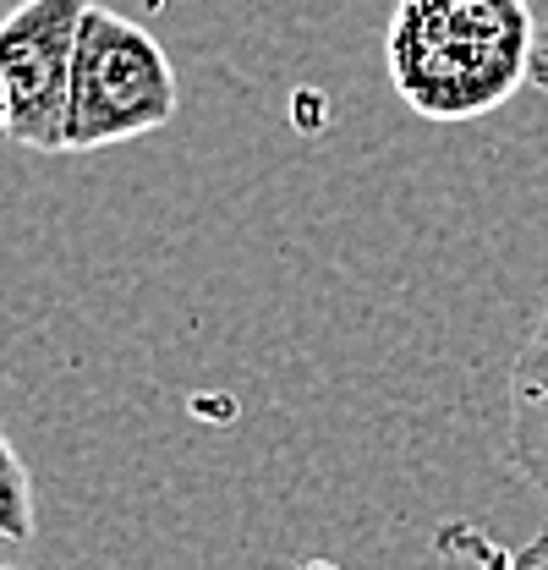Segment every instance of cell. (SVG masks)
Listing matches in <instances>:
<instances>
[{"label": "cell", "instance_id": "6da1fadb", "mask_svg": "<svg viewBox=\"0 0 548 570\" xmlns=\"http://www.w3.org/2000/svg\"><path fill=\"white\" fill-rule=\"evenodd\" d=\"M527 0H401L390 17V82L422 121H478L510 105L532 71Z\"/></svg>", "mask_w": 548, "mask_h": 570}, {"label": "cell", "instance_id": "7a4b0ae2", "mask_svg": "<svg viewBox=\"0 0 548 570\" xmlns=\"http://www.w3.org/2000/svg\"><path fill=\"white\" fill-rule=\"evenodd\" d=\"M176 105H182V88H176V67L165 45L143 22L94 0L77 39L61 154H94L110 142L148 138L176 116Z\"/></svg>", "mask_w": 548, "mask_h": 570}, {"label": "cell", "instance_id": "3957f363", "mask_svg": "<svg viewBox=\"0 0 548 570\" xmlns=\"http://www.w3.org/2000/svg\"><path fill=\"white\" fill-rule=\"evenodd\" d=\"M88 6L94 0H17L0 17V94L11 110V138L22 148H67L71 67Z\"/></svg>", "mask_w": 548, "mask_h": 570}, {"label": "cell", "instance_id": "277c9868", "mask_svg": "<svg viewBox=\"0 0 548 570\" xmlns=\"http://www.w3.org/2000/svg\"><path fill=\"white\" fill-rule=\"evenodd\" d=\"M505 455H510L516 478L548 504V302H544V313L532 318L516 362H510Z\"/></svg>", "mask_w": 548, "mask_h": 570}, {"label": "cell", "instance_id": "5b68a950", "mask_svg": "<svg viewBox=\"0 0 548 570\" xmlns=\"http://www.w3.org/2000/svg\"><path fill=\"white\" fill-rule=\"evenodd\" d=\"M0 532L17 538V543H33L39 532V510H33V478L17 455V444L6 439L0 428Z\"/></svg>", "mask_w": 548, "mask_h": 570}, {"label": "cell", "instance_id": "8992f818", "mask_svg": "<svg viewBox=\"0 0 548 570\" xmlns=\"http://www.w3.org/2000/svg\"><path fill=\"white\" fill-rule=\"evenodd\" d=\"M22 560H28V543H17V538L0 532V570H22Z\"/></svg>", "mask_w": 548, "mask_h": 570}, {"label": "cell", "instance_id": "52a82bcc", "mask_svg": "<svg viewBox=\"0 0 548 570\" xmlns=\"http://www.w3.org/2000/svg\"><path fill=\"white\" fill-rule=\"evenodd\" d=\"M0 138H11V110H6V94H0Z\"/></svg>", "mask_w": 548, "mask_h": 570}]
</instances>
